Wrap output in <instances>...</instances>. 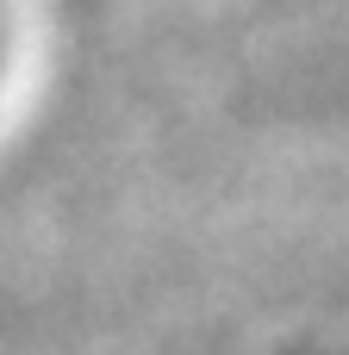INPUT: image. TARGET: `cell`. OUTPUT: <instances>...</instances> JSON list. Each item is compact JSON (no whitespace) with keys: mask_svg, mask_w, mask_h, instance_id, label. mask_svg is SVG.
I'll return each mask as SVG.
<instances>
[{"mask_svg":"<svg viewBox=\"0 0 349 355\" xmlns=\"http://www.w3.org/2000/svg\"><path fill=\"white\" fill-rule=\"evenodd\" d=\"M6 62H12V31H6V12H0V87H6Z\"/></svg>","mask_w":349,"mask_h":355,"instance_id":"obj_1","label":"cell"}]
</instances>
